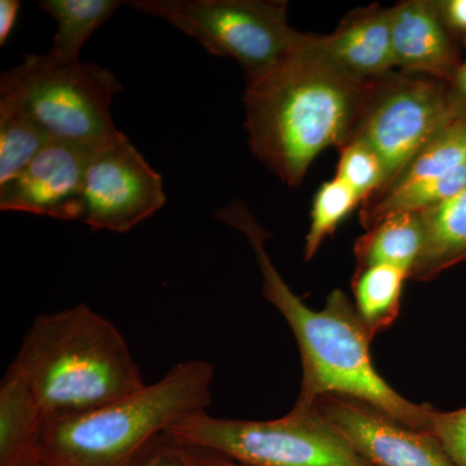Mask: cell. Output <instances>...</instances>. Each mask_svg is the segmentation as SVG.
<instances>
[{
	"label": "cell",
	"instance_id": "obj_1",
	"mask_svg": "<svg viewBox=\"0 0 466 466\" xmlns=\"http://www.w3.org/2000/svg\"><path fill=\"white\" fill-rule=\"evenodd\" d=\"M373 81L334 66L300 33L283 61L247 85L245 131L251 153L285 184L300 186L323 150H341L351 142Z\"/></svg>",
	"mask_w": 466,
	"mask_h": 466
},
{
	"label": "cell",
	"instance_id": "obj_2",
	"mask_svg": "<svg viewBox=\"0 0 466 466\" xmlns=\"http://www.w3.org/2000/svg\"><path fill=\"white\" fill-rule=\"evenodd\" d=\"M216 217L249 241L262 275L263 297L283 315L299 343L302 383L294 406L311 407L323 395H343L372 404L408 428L425 431L431 404L406 400L377 372L370 354L373 339L354 302L341 289H334L323 309H309L279 274L266 249L271 235L245 202L232 201Z\"/></svg>",
	"mask_w": 466,
	"mask_h": 466
},
{
	"label": "cell",
	"instance_id": "obj_3",
	"mask_svg": "<svg viewBox=\"0 0 466 466\" xmlns=\"http://www.w3.org/2000/svg\"><path fill=\"white\" fill-rule=\"evenodd\" d=\"M9 367L25 383L45 425L108 406L147 385L118 328L86 305L34 319Z\"/></svg>",
	"mask_w": 466,
	"mask_h": 466
},
{
	"label": "cell",
	"instance_id": "obj_4",
	"mask_svg": "<svg viewBox=\"0 0 466 466\" xmlns=\"http://www.w3.org/2000/svg\"><path fill=\"white\" fill-rule=\"evenodd\" d=\"M214 376L207 360L180 361L124 400L46 424L35 460L47 466H135L156 437L210 407Z\"/></svg>",
	"mask_w": 466,
	"mask_h": 466
},
{
	"label": "cell",
	"instance_id": "obj_5",
	"mask_svg": "<svg viewBox=\"0 0 466 466\" xmlns=\"http://www.w3.org/2000/svg\"><path fill=\"white\" fill-rule=\"evenodd\" d=\"M121 90L113 73L96 64L27 55L2 73L0 103L29 116L52 142L94 150L118 134L110 104Z\"/></svg>",
	"mask_w": 466,
	"mask_h": 466
},
{
	"label": "cell",
	"instance_id": "obj_6",
	"mask_svg": "<svg viewBox=\"0 0 466 466\" xmlns=\"http://www.w3.org/2000/svg\"><path fill=\"white\" fill-rule=\"evenodd\" d=\"M183 446L210 451L247 466H373L311 407L268 421L219 419L208 410L167 431Z\"/></svg>",
	"mask_w": 466,
	"mask_h": 466
},
{
	"label": "cell",
	"instance_id": "obj_7",
	"mask_svg": "<svg viewBox=\"0 0 466 466\" xmlns=\"http://www.w3.org/2000/svg\"><path fill=\"white\" fill-rule=\"evenodd\" d=\"M139 12L167 21L205 50L235 58L247 85L274 69L299 43L288 3L276 0H135Z\"/></svg>",
	"mask_w": 466,
	"mask_h": 466
},
{
	"label": "cell",
	"instance_id": "obj_8",
	"mask_svg": "<svg viewBox=\"0 0 466 466\" xmlns=\"http://www.w3.org/2000/svg\"><path fill=\"white\" fill-rule=\"evenodd\" d=\"M453 121L447 84L394 70L373 81L352 140L366 144L381 159L385 189Z\"/></svg>",
	"mask_w": 466,
	"mask_h": 466
},
{
	"label": "cell",
	"instance_id": "obj_9",
	"mask_svg": "<svg viewBox=\"0 0 466 466\" xmlns=\"http://www.w3.org/2000/svg\"><path fill=\"white\" fill-rule=\"evenodd\" d=\"M167 202L162 177L121 131L92 150L79 222L95 231L127 233Z\"/></svg>",
	"mask_w": 466,
	"mask_h": 466
},
{
	"label": "cell",
	"instance_id": "obj_10",
	"mask_svg": "<svg viewBox=\"0 0 466 466\" xmlns=\"http://www.w3.org/2000/svg\"><path fill=\"white\" fill-rule=\"evenodd\" d=\"M312 406L373 466H455L433 435L366 401L327 394Z\"/></svg>",
	"mask_w": 466,
	"mask_h": 466
},
{
	"label": "cell",
	"instance_id": "obj_11",
	"mask_svg": "<svg viewBox=\"0 0 466 466\" xmlns=\"http://www.w3.org/2000/svg\"><path fill=\"white\" fill-rule=\"evenodd\" d=\"M91 149L51 142L16 177L0 184V210L79 220Z\"/></svg>",
	"mask_w": 466,
	"mask_h": 466
},
{
	"label": "cell",
	"instance_id": "obj_12",
	"mask_svg": "<svg viewBox=\"0 0 466 466\" xmlns=\"http://www.w3.org/2000/svg\"><path fill=\"white\" fill-rule=\"evenodd\" d=\"M392 58L397 72L449 84L462 58L434 0H404L391 7Z\"/></svg>",
	"mask_w": 466,
	"mask_h": 466
},
{
	"label": "cell",
	"instance_id": "obj_13",
	"mask_svg": "<svg viewBox=\"0 0 466 466\" xmlns=\"http://www.w3.org/2000/svg\"><path fill=\"white\" fill-rule=\"evenodd\" d=\"M391 7L367 5L349 12L328 35L308 34V43L334 66L364 81L394 72Z\"/></svg>",
	"mask_w": 466,
	"mask_h": 466
},
{
	"label": "cell",
	"instance_id": "obj_14",
	"mask_svg": "<svg viewBox=\"0 0 466 466\" xmlns=\"http://www.w3.org/2000/svg\"><path fill=\"white\" fill-rule=\"evenodd\" d=\"M420 213L424 218L425 245L410 279L431 281L451 267L466 263V188Z\"/></svg>",
	"mask_w": 466,
	"mask_h": 466
},
{
	"label": "cell",
	"instance_id": "obj_15",
	"mask_svg": "<svg viewBox=\"0 0 466 466\" xmlns=\"http://www.w3.org/2000/svg\"><path fill=\"white\" fill-rule=\"evenodd\" d=\"M45 420L21 377L8 367L0 382V466L35 460Z\"/></svg>",
	"mask_w": 466,
	"mask_h": 466
},
{
	"label": "cell",
	"instance_id": "obj_16",
	"mask_svg": "<svg viewBox=\"0 0 466 466\" xmlns=\"http://www.w3.org/2000/svg\"><path fill=\"white\" fill-rule=\"evenodd\" d=\"M422 214H395L367 229L354 245L357 268L386 265L403 269L410 278L425 245Z\"/></svg>",
	"mask_w": 466,
	"mask_h": 466
},
{
	"label": "cell",
	"instance_id": "obj_17",
	"mask_svg": "<svg viewBox=\"0 0 466 466\" xmlns=\"http://www.w3.org/2000/svg\"><path fill=\"white\" fill-rule=\"evenodd\" d=\"M45 9L55 23L57 32L54 45L47 52L56 63L67 64L79 61L85 43L95 30L109 20L121 7L118 0H41Z\"/></svg>",
	"mask_w": 466,
	"mask_h": 466
},
{
	"label": "cell",
	"instance_id": "obj_18",
	"mask_svg": "<svg viewBox=\"0 0 466 466\" xmlns=\"http://www.w3.org/2000/svg\"><path fill=\"white\" fill-rule=\"evenodd\" d=\"M408 279L406 271L392 266L355 268L351 281L354 305L372 339L388 330L400 318Z\"/></svg>",
	"mask_w": 466,
	"mask_h": 466
},
{
	"label": "cell",
	"instance_id": "obj_19",
	"mask_svg": "<svg viewBox=\"0 0 466 466\" xmlns=\"http://www.w3.org/2000/svg\"><path fill=\"white\" fill-rule=\"evenodd\" d=\"M464 165H466V124L455 119L417 153L390 186L380 192L397 191V189L429 183L458 170Z\"/></svg>",
	"mask_w": 466,
	"mask_h": 466
},
{
	"label": "cell",
	"instance_id": "obj_20",
	"mask_svg": "<svg viewBox=\"0 0 466 466\" xmlns=\"http://www.w3.org/2000/svg\"><path fill=\"white\" fill-rule=\"evenodd\" d=\"M51 142L29 116L0 103V184L16 177Z\"/></svg>",
	"mask_w": 466,
	"mask_h": 466
},
{
	"label": "cell",
	"instance_id": "obj_21",
	"mask_svg": "<svg viewBox=\"0 0 466 466\" xmlns=\"http://www.w3.org/2000/svg\"><path fill=\"white\" fill-rule=\"evenodd\" d=\"M361 204L360 196L339 177L325 182L312 204L311 223L305 240V259L314 258L325 238L333 235L342 220Z\"/></svg>",
	"mask_w": 466,
	"mask_h": 466
},
{
	"label": "cell",
	"instance_id": "obj_22",
	"mask_svg": "<svg viewBox=\"0 0 466 466\" xmlns=\"http://www.w3.org/2000/svg\"><path fill=\"white\" fill-rule=\"evenodd\" d=\"M336 177L366 201L386 184L385 168L379 156L366 144L352 140L339 150Z\"/></svg>",
	"mask_w": 466,
	"mask_h": 466
},
{
	"label": "cell",
	"instance_id": "obj_23",
	"mask_svg": "<svg viewBox=\"0 0 466 466\" xmlns=\"http://www.w3.org/2000/svg\"><path fill=\"white\" fill-rule=\"evenodd\" d=\"M425 431L433 435L455 466H466V407L450 412L431 407Z\"/></svg>",
	"mask_w": 466,
	"mask_h": 466
},
{
	"label": "cell",
	"instance_id": "obj_24",
	"mask_svg": "<svg viewBox=\"0 0 466 466\" xmlns=\"http://www.w3.org/2000/svg\"><path fill=\"white\" fill-rule=\"evenodd\" d=\"M135 466H192L183 447L167 433L159 434L143 451Z\"/></svg>",
	"mask_w": 466,
	"mask_h": 466
},
{
	"label": "cell",
	"instance_id": "obj_25",
	"mask_svg": "<svg viewBox=\"0 0 466 466\" xmlns=\"http://www.w3.org/2000/svg\"><path fill=\"white\" fill-rule=\"evenodd\" d=\"M434 5L451 36L466 46V0H434Z\"/></svg>",
	"mask_w": 466,
	"mask_h": 466
},
{
	"label": "cell",
	"instance_id": "obj_26",
	"mask_svg": "<svg viewBox=\"0 0 466 466\" xmlns=\"http://www.w3.org/2000/svg\"><path fill=\"white\" fill-rule=\"evenodd\" d=\"M447 94L453 118L466 124V57L462 58L458 72L447 84Z\"/></svg>",
	"mask_w": 466,
	"mask_h": 466
},
{
	"label": "cell",
	"instance_id": "obj_27",
	"mask_svg": "<svg viewBox=\"0 0 466 466\" xmlns=\"http://www.w3.org/2000/svg\"><path fill=\"white\" fill-rule=\"evenodd\" d=\"M184 453L192 466H247L238 464L226 456L218 455L210 451L193 449V447L183 446Z\"/></svg>",
	"mask_w": 466,
	"mask_h": 466
},
{
	"label": "cell",
	"instance_id": "obj_28",
	"mask_svg": "<svg viewBox=\"0 0 466 466\" xmlns=\"http://www.w3.org/2000/svg\"><path fill=\"white\" fill-rule=\"evenodd\" d=\"M21 3L18 0H2L0 2V45L7 42L9 34L14 30Z\"/></svg>",
	"mask_w": 466,
	"mask_h": 466
},
{
	"label": "cell",
	"instance_id": "obj_29",
	"mask_svg": "<svg viewBox=\"0 0 466 466\" xmlns=\"http://www.w3.org/2000/svg\"><path fill=\"white\" fill-rule=\"evenodd\" d=\"M21 466H47V465L43 464V462L38 461V460H33V461L27 462V464H24Z\"/></svg>",
	"mask_w": 466,
	"mask_h": 466
}]
</instances>
